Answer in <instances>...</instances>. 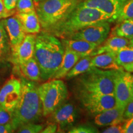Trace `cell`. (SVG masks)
Segmentation results:
<instances>
[{
	"instance_id": "e575fe53",
	"label": "cell",
	"mask_w": 133,
	"mask_h": 133,
	"mask_svg": "<svg viewBox=\"0 0 133 133\" xmlns=\"http://www.w3.org/2000/svg\"><path fill=\"white\" fill-rule=\"evenodd\" d=\"M123 117L124 119L133 117V101L129 102L124 109Z\"/></svg>"
},
{
	"instance_id": "ab89813d",
	"label": "cell",
	"mask_w": 133,
	"mask_h": 133,
	"mask_svg": "<svg viewBox=\"0 0 133 133\" xmlns=\"http://www.w3.org/2000/svg\"><path fill=\"white\" fill-rule=\"evenodd\" d=\"M130 44H132V45H133V38H132V39H130Z\"/></svg>"
},
{
	"instance_id": "8fae6325",
	"label": "cell",
	"mask_w": 133,
	"mask_h": 133,
	"mask_svg": "<svg viewBox=\"0 0 133 133\" xmlns=\"http://www.w3.org/2000/svg\"><path fill=\"white\" fill-rule=\"evenodd\" d=\"M49 115L51 122L56 123L61 130L72 127L78 117L76 107L71 103H63Z\"/></svg>"
},
{
	"instance_id": "d6986e66",
	"label": "cell",
	"mask_w": 133,
	"mask_h": 133,
	"mask_svg": "<svg viewBox=\"0 0 133 133\" xmlns=\"http://www.w3.org/2000/svg\"><path fill=\"white\" fill-rule=\"evenodd\" d=\"M15 16L21 23L26 34H38L41 26L36 11L27 13H16Z\"/></svg>"
},
{
	"instance_id": "30bf717a",
	"label": "cell",
	"mask_w": 133,
	"mask_h": 133,
	"mask_svg": "<svg viewBox=\"0 0 133 133\" xmlns=\"http://www.w3.org/2000/svg\"><path fill=\"white\" fill-rule=\"evenodd\" d=\"M21 93V79L11 78L0 89V106L13 112Z\"/></svg>"
},
{
	"instance_id": "ffe728a7",
	"label": "cell",
	"mask_w": 133,
	"mask_h": 133,
	"mask_svg": "<svg viewBox=\"0 0 133 133\" xmlns=\"http://www.w3.org/2000/svg\"><path fill=\"white\" fill-rule=\"evenodd\" d=\"M14 66L21 73L22 77L35 82L41 80L40 69L34 57L17 63Z\"/></svg>"
},
{
	"instance_id": "7a4b0ae2",
	"label": "cell",
	"mask_w": 133,
	"mask_h": 133,
	"mask_svg": "<svg viewBox=\"0 0 133 133\" xmlns=\"http://www.w3.org/2000/svg\"><path fill=\"white\" fill-rule=\"evenodd\" d=\"M21 93L14 110L11 123L15 131L20 126L28 123H36L42 118L43 109L35 81L21 78Z\"/></svg>"
},
{
	"instance_id": "d590c367",
	"label": "cell",
	"mask_w": 133,
	"mask_h": 133,
	"mask_svg": "<svg viewBox=\"0 0 133 133\" xmlns=\"http://www.w3.org/2000/svg\"><path fill=\"white\" fill-rule=\"evenodd\" d=\"M14 132H15V130L11 122L0 124V133H12Z\"/></svg>"
},
{
	"instance_id": "cb8c5ba5",
	"label": "cell",
	"mask_w": 133,
	"mask_h": 133,
	"mask_svg": "<svg viewBox=\"0 0 133 133\" xmlns=\"http://www.w3.org/2000/svg\"><path fill=\"white\" fill-rule=\"evenodd\" d=\"M112 35L131 39L133 38V18L118 22L112 30Z\"/></svg>"
},
{
	"instance_id": "1f68e13d",
	"label": "cell",
	"mask_w": 133,
	"mask_h": 133,
	"mask_svg": "<svg viewBox=\"0 0 133 133\" xmlns=\"http://www.w3.org/2000/svg\"><path fill=\"white\" fill-rule=\"evenodd\" d=\"M122 126L123 133H133V117L126 119Z\"/></svg>"
},
{
	"instance_id": "74e56055",
	"label": "cell",
	"mask_w": 133,
	"mask_h": 133,
	"mask_svg": "<svg viewBox=\"0 0 133 133\" xmlns=\"http://www.w3.org/2000/svg\"><path fill=\"white\" fill-rule=\"evenodd\" d=\"M123 68L126 71H128L129 73H133V62L132 64L126 65Z\"/></svg>"
},
{
	"instance_id": "9a60e30c",
	"label": "cell",
	"mask_w": 133,
	"mask_h": 133,
	"mask_svg": "<svg viewBox=\"0 0 133 133\" xmlns=\"http://www.w3.org/2000/svg\"><path fill=\"white\" fill-rule=\"evenodd\" d=\"M124 109L115 106L95 115L94 122L98 126H109L122 123L125 120L123 117Z\"/></svg>"
},
{
	"instance_id": "3957f363",
	"label": "cell",
	"mask_w": 133,
	"mask_h": 133,
	"mask_svg": "<svg viewBox=\"0 0 133 133\" xmlns=\"http://www.w3.org/2000/svg\"><path fill=\"white\" fill-rule=\"evenodd\" d=\"M102 21L111 22L109 17L101 11L79 3L63 21L46 31L58 37L69 38L86 26Z\"/></svg>"
},
{
	"instance_id": "44dd1931",
	"label": "cell",
	"mask_w": 133,
	"mask_h": 133,
	"mask_svg": "<svg viewBox=\"0 0 133 133\" xmlns=\"http://www.w3.org/2000/svg\"><path fill=\"white\" fill-rule=\"evenodd\" d=\"M80 58H81V56L77 53L68 48H65L62 62L52 79H61L65 77L68 72L72 69Z\"/></svg>"
},
{
	"instance_id": "e0dca14e",
	"label": "cell",
	"mask_w": 133,
	"mask_h": 133,
	"mask_svg": "<svg viewBox=\"0 0 133 133\" xmlns=\"http://www.w3.org/2000/svg\"><path fill=\"white\" fill-rule=\"evenodd\" d=\"M92 66L103 70H124L117 64L116 61V52H105L92 56L91 60Z\"/></svg>"
},
{
	"instance_id": "ba28073f",
	"label": "cell",
	"mask_w": 133,
	"mask_h": 133,
	"mask_svg": "<svg viewBox=\"0 0 133 133\" xmlns=\"http://www.w3.org/2000/svg\"><path fill=\"white\" fill-rule=\"evenodd\" d=\"M110 22L109 21H102L90 25L73 33L69 38L83 39L99 46L109 37L110 32Z\"/></svg>"
},
{
	"instance_id": "7c38bea8",
	"label": "cell",
	"mask_w": 133,
	"mask_h": 133,
	"mask_svg": "<svg viewBox=\"0 0 133 133\" xmlns=\"http://www.w3.org/2000/svg\"><path fill=\"white\" fill-rule=\"evenodd\" d=\"M126 0H84L80 4L94 8L109 16L111 22L116 20L121 6Z\"/></svg>"
},
{
	"instance_id": "f35d334b",
	"label": "cell",
	"mask_w": 133,
	"mask_h": 133,
	"mask_svg": "<svg viewBox=\"0 0 133 133\" xmlns=\"http://www.w3.org/2000/svg\"><path fill=\"white\" fill-rule=\"evenodd\" d=\"M44 1V0H33V1H35V3H38V2H39V1Z\"/></svg>"
},
{
	"instance_id": "277c9868",
	"label": "cell",
	"mask_w": 133,
	"mask_h": 133,
	"mask_svg": "<svg viewBox=\"0 0 133 133\" xmlns=\"http://www.w3.org/2000/svg\"><path fill=\"white\" fill-rule=\"evenodd\" d=\"M36 3V12L46 31L63 21L79 4L78 0H44Z\"/></svg>"
},
{
	"instance_id": "6da1fadb",
	"label": "cell",
	"mask_w": 133,
	"mask_h": 133,
	"mask_svg": "<svg viewBox=\"0 0 133 133\" xmlns=\"http://www.w3.org/2000/svg\"><path fill=\"white\" fill-rule=\"evenodd\" d=\"M65 48L57 36L48 31L36 35L33 57L41 71L42 81L52 79L62 62Z\"/></svg>"
},
{
	"instance_id": "83f0119b",
	"label": "cell",
	"mask_w": 133,
	"mask_h": 133,
	"mask_svg": "<svg viewBox=\"0 0 133 133\" xmlns=\"http://www.w3.org/2000/svg\"><path fill=\"white\" fill-rule=\"evenodd\" d=\"M15 9L17 13H27L35 11L33 0H19Z\"/></svg>"
},
{
	"instance_id": "60d3db41",
	"label": "cell",
	"mask_w": 133,
	"mask_h": 133,
	"mask_svg": "<svg viewBox=\"0 0 133 133\" xmlns=\"http://www.w3.org/2000/svg\"><path fill=\"white\" fill-rule=\"evenodd\" d=\"M132 91H133V83H132Z\"/></svg>"
},
{
	"instance_id": "9c48e42d",
	"label": "cell",
	"mask_w": 133,
	"mask_h": 133,
	"mask_svg": "<svg viewBox=\"0 0 133 133\" xmlns=\"http://www.w3.org/2000/svg\"><path fill=\"white\" fill-rule=\"evenodd\" d=\"M83 105L91 114L97 115L116 106L114 94H103L80 91Z\"/></svg>"
},
{
	"instance_id": "d4e9b609",
	"label": "cell",
	"mask_w": 133,
	"mask_h": 133,
	"mask_svg": "<svg viewBox=\"0 0 133 133\" xmlns=\"http://www.w3.org/2000/svg\"><path fill=\"white\" fill-rule=\"evenodd\" d=\"M116 61L120 66L132 64L133 62V45H129L123 48L116 52Z\"/></svg>"
},
{
	"instance_id": "2e32d148",
	"label": "cell",
	"mask_w": 133,
	"mask_h": 133,
	"mask_svg": "<svg viewBox=\"0 0 133 133\" xmlns=\"http://www.w3.org/2000/svg\"><path fill=\"white\" fill-rule=\"evenodd\" d=\"M130 44V39L114 35H110L102 44L98 46L91 54V56L105 52H116L119 49Z\"/></svg>"
},
{
	"instance_id": "f546056e",
	"label": "cell",
	"mask_w": 133,
	"mask_h": 133,
	"mask_svg": "<svg viewBox=\"0 0 133 133\" xmlns=\"http://www.w3.org/2000/svg\"><path fill=\"white\" fill-rule=\"evenodd\" d=\"M12 112L0 106V124H4L11 122Z\"/></svg>"
},
{
	"instance_id": "603a6c76",
	"label": "cell",
	"mask_w": 133,
	"mask_h": 133,
	"mask_svg": "<svg viewBox=\"0 0 133 133\" xmlns=\"http://www.w3.org/2000/svg\"><path fill=\"white\" fill-rule=\"evenodd\" d=\"M92 57V56H88L80 58L75 65L73 66L72 69L68 72L65 78H66V79L74 78L89 70L92 67L91 65Z\"/></svg>"
},
{
	"instance_id": "836d02e7",
	"label": "cell",
	"mask_w": 133,
	"mask_h": 133,
	"mask_svg": "<svg viewBox=\"0 0 133 133\" xmlns=\"http://www.w3.org/2000/svg\"><path fill=\"white\" fill-rule=\"evenodd\" d=\"M58 125L56 123L50 122L45 128L41 131V133H54L57 132Z\"/></svg>"
},
{
	"instance_id": "f1b7e54d",
	"label": "cell",
	"mask_w": 133,
	"mask_h": 133,
	"mask_svg": "<svg viewBox=\"0 0 133 133\" xmlns=\"http://www.w3.org/2000/svg\"><path fill=\"white\" fill-rule=\"evenodd\" d=\"M69 133H97L99 130L95 126L89 124H81L79 125L72 126L69 129Z\"/></svg>"
},
{
	"instance_id": "8d00e7d4",
	"label": "cell",
	"mask_w": 133,
	"mask_h": 133,
	"mask_svg": "<svg viewBox=\"0 0 133 133\" xmlns=\"http://www.w3.org/2000/svg\"><path fill=\"white\" fill-rule=\"evenodd\" d=\"M19 0H3L5 8L9 11H14L16 4Z\"/></svg>"
},
{
	"instance_id": "52a82bcc",
	"label": "cell",
	"mask_w": 133,
	"mask_h": 133,
	"mask_svg": "<svg viewBox=\"0 0 133 133\" xmlns=\"http://www.w3.org/2000/svg\"><path fill=\"white\" fill-rule=\"evenodd\" d=\"M133 75L124 70L118 71L115 80L114 95L116 106L125 109L129 102L133 101Z\"/></svg>"
},
{
	"instance_id": "484cf974",
	"label": "cell",
	"mask_w": 133,
	"mask_h": 133,
	"mask_svg": "<svg viewBox=\"0 0 133 133\" xmlns=\"http://www.w3.org/2000/svg\"><path fill=\"white\" fill-rule=\"evenodd\" d=\"M131 18H133V0H126L121 6L115 21L119 22Z\"/></svg>"
},
{
	"instance_id": "d6a6232c",
	"label": "cell",
	"mask_w": 133,
	"mask_h": 133,
	"mask_svg": "<svg viewBox=\"0 0 133 133\" xmlns=\"http://www.w3.org/2000/svg\"><path fill=\"white\" fill-rule=\"evenodd\" d=\"M101 132L103 133H123L122 123L109 126L107 128L105 129Z\"/></svg>"
},
{
	"instance_id": "ac0fdd59",
	"label": "cell",
	"mask_w": 133,
	"mask_h": 133,
	"mask_svg": "<svg viewBox=\"0 0 133 133\" xmlns=\"http://www.w3.org/2000/svg\"><path fill=\"white\" fill-rule=\"evenodd\" d=\"M62 43L65 48L71 50L77 53L81 57L91 56L93 51L98 47L94 43L88 42L83 39H63Z\"/></svg>"
},
{
	"instance_id": "7402d4cb",
	"label": "cell",
	"mask_w": 133,
	"mask_h": 133,
	"mask_svg": "<svg viewBox=\"0 0 133 133\" xmlns=\"http://www.w3.org/2000/svg\"><path fill=\"white\" fill-rule=\"evenodd\" d=\"M11 55L12 51L9 37L2 21L0 20V64L11 62Z\"/></svg>"
},
{
	"instance_id": "4316f807",
	"label": "cell",
	"mask_w": 133,
	"mask_h": 133,
	"mask_svg": "<svg viewBox=\"0 0 133 133\" xmlns=\"http://www.w3.org/2000/svg\"><path fill=\"white\" fill-rule=\"evenodd\" d=\"M44 128L43 124L36 123H28L20 126L16 129V132L19 133H38L41 132Z\"/></svg>"
},
{
	"instance_id": "8992f818",
	"label": "cell",
	"mask_w": 133,
	"mask_h": 133,
	"mask_svg": "<svg viewBox=\"0 0 133 133\" xmlns=\"http://www.w3.org/2000/svg\"><path fill=\"white\" fill-rule=\"evenodd\" d=\"M38 91L44 117L64 103L69 91L66 84L61 79H51L38 86Z\"/></svg>"
},
{
	"instance_id": "4fadbf2b",
	"label": "cell",
	"mask_w": 133,
	"mask_h": 133,
	"mask_svg": "<svg viewBox=\"0 0 133 133\" xmlns=\"http://www.w3.org/2000/svg\"><path fill=\"white\" fill-rule=\"evenodd\" d=\"M9 37L11 51L14 52L24 39L26 33L16 16H10L1 20Z\"/></svg>"
},
{
	"instance_id": "5bb4252c",
	"label": "cell",
	"mask_w": 133,
	"mask_h": 133,
	"mask_svg": "<svg viewBox=\"0 0 133 133\" xmlns=\"http://www.w3.org/2000/svg\"><path fill=\"white\" fill-rule=\"evenodd\" d=\"M35 43L36 34H26L23 41L12 53L11 62L15 65L33 57Z\"/></svg>"
},
{
	"instance_id": "5b68a950",
	"label": "cell",
	"mask_w": 133,
	"mask_h": 133,
	"mask_svg": "<svg viewBox=\"0 0 133 133\" xmlns=\"http://www.w3.org/2000/svg\"><path fill=\"white\" fill-rule=\"evenodd\" d=\"M118 71L92 66L78 79L80 91L103 94H114L115 80Z\"/></svg>"
},
{
	"instance_id": "4dcf8cb0",
	"label": "cell",
	"mask_w": 133,
	"mask_h": 133,
	"mask_svg": "<svg viewBox=\"0 0 133 133\" xmlns=\"http://www.w3.org/2000/svg\"><path fill=\"white\" fill-rule=\"evenodd\" d=\"M16 11H9L5 8L3 0H0V20L12 16Z\"/></svg>"
}]
</instances>
